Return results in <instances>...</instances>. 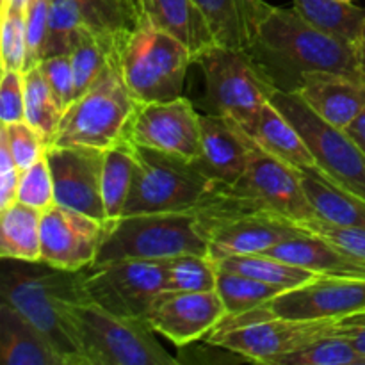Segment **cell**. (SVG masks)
I'll return each instance as SVG.
<instances>
[{
	"label": "cell",
	"mask_w": 365,
	"mask_h": 365,
	"mask_svg": "<svg viewBox=\"0 0 365 365\" xmlns=\"http://www.w3.org/2000/svg\"><path fill=\"white\" fill-rule=\"evenodd\" d=\"M246 52L277 91L296 93L309 71H331L362 81L355 45L321 31L294 7L285 9L267 4Z\"/></svg>",
	"instance_id": "6da1fadb"
},
{
	"label": "cell",
	"mask_w": 365,
	"mask_h": 365,
	"mask_svg": "<svg viewBox=\"0 0 365 365\" xmlns=\"http://www.w3.org/2000/svg\"><path fill=\"white\" fill-rule=\"evenodd\" d=\"M0 296L31 321L63 356L66 365H86L81 353L71 307L84 299V269L64 271L45 262L4 259ZM88 299V298H86Z\"/></svg>",
	"instance_id": "7a4b0ae2"
},
{
	"label": "cell",
	"mask_w": 365,
	"mask_h": 365,
	"mask_svg": "<svg viewBox=\"0 0 365 365\" xmlns=\"http://www.w3.org/2000/svg\"><path fill=\"white\" fill-rule=\"evenodd\" d=\"M138 107L139 102L125 84L116 52L98 81L64 110L52 146L110 148L130 138Z\"/></svg>",
	"instance_id": "3957f363"
},
{
	"label": "cell",
	"mask_w": 365,
	"mask_h": 365,
	"mask_svg": "<svg viewBox=\"0 0 365 365\" xmlns=\"http://www.w3.org/2000/svg\"><path fill=\"white\" fill-rule=\"evenodd\" d=\"M209 255V241L195 210L130 214L110 221L93 266L118 260H168Z\"/></svg>",
	"instance_id": "277c9868"
},
{
	"label": "cell",
	"mask_w": 365,
	"mask_h": 365,
	"mask_svg": "<svg viewBox=\"0 0 365 365\" xmlns=\"http://www.w3.org/2000/svg\"><path fill=\"white\" fill-rule=\"evenodd\" d=\"M121 75L139 103L168 102L184 96L191 50L170 32L143 20L118 48Z\"/></svg>",
	"instance_id": "5b68a950"
},
{
	"label": "cell",
	"mask_w": 365,
	"mask_h": 365,
	"mask_svg": "<svg viewBox=\"0 0 365 365\" xmlns=\"http://www.w3.org/2000/svg\"><path fill=\"white\" fill-rule=\"evenodd\" d=\"M205 81L202 106L207 114L228 118L252 134L277 89L246 50L212 45L196 57Z\"/></svg>",
	"instance_id": "8992f818"
},
{
	"label": "cell",
	"mask_w": 365,
	"mask_h": 365,
	"mask_svg": "<svg viewBox=\"0 0 365 365\" xmlns=\"http://www.w3.org/2000/svg\"><path fill=\"white\" fill-rule=\"evenodd\" d=\"M71 321L86 365H177L148 321L110 314L89 299L71 307Z\"/></svg>",
	"instance_id": "52a82bcc"
},
{
	"label": "cell",
	"mask_w": 365,
	"mask_h": 365,
	"mask_svg": "<svg viewBox=\"0 0 365 365\" xmlns=\"http://www.w3.org/2000/svg\"><path fill=\"white\" fill-rule=\"evenodd\" d=\"M220 187L192 160L135 143V173L123 216L196 210Z\"/></svg>",
	"instance_id": "ba28073f"
},
{
	"label": "cell",
	"mask_w": 365,
	"mask_h": 365,
	"mask_svg": "<svg viewBox=\"0 0 365 365\" xmlns=\"http://www.w3.org/2000/svg\"><path fill=\"white\" fill-rule=\"evenodd\" d=\"M341 319H287V317L225 316L202 342L221 346L253 364L277 365L319 339L339 334Z\"/></svg>",
	"instance_id": "9c48e42d"
},
{
	"label": "cell",
	"mask_w": 365,
	"mask_h": 365,
	"mask_svg": "<svg viewBox=\"0 0 365 365\" xmlns=\"http://www.w3.org/2000/svg\"><path fill=\"white\" fill-rule=\"evenodd\" d=\"M271 103L305 138L317 160V173L365 202V153L349 135L321 120L296 93L274 91Z\"/></svg>",
	"instance_id": "30bf717a"
},
{
	"label": "cell",
	"mask_w": 365,
	"mask_h": 365,
	"mask_svg": "<svg viewBox=\"0 0 365 365\" xmlns=\"http://www.w3.org/2000/svg\"><path fill=\"white\" fill-rule=\"evenodd\" d=\"M166 287V260H118L84 269L86 298L110 314L148 319Z\"/></svg>",
	"instance_id": "8fae6325"
},
{
	"label": "cell",
	"mask_w": 365,
	"mask_h": 365,
	"mask_svg": "<svg viewBox=\"0 0 365 365\" xmlns=\"http://www.w3.org/2000/svg\"><path fill=\"white\" fill-rule=\"evenodd\" d=\"M228 187L235 195L299 225L319 217L303 189L299 171L260 148L255 141L245 173Z\"/></svg>",
	"instance_id": "7c38bea8"
},
{
	"label": "cell",
	"mask_w": 365,
	"mask_h": 365,
	"mask_svg": "<svg viewBox=\"0 0 365 365\" xmlns=\"http://www.w3.org/2000/svg\"><path fill=\"white\" fill-rule=\"evenodd\" d=\"M365 310V278L316 277L309 284L274 296L252 317L341 319Z\"/></svg>",
	"instance_id": "4fadbf2b"
},
{
	"label": "cell",
	"mask_w": 365,
	"mask_h": 365,
	"mask_svg": "<svg viewBox=\"0 0 365 365\" xmlns=\"http://www.w3.org/2000/svg\"><path fill=\"white\" fill-rule=\"evenodd\" d=\"M109 225L53 203L41 216V262L64 271L93 266Z\"/></svg>",
	"instance_id": "5bb4252c"
},
{
	"label": "cell",
	"mask_w": 365,
	"mask_h": 365,
	"mask_svg": "<svg viewBox=\"0 0 365 365\" xmlns=\"http://www.w3.org/2000/svg\"><path fill=\"white\" fill-rule=\"evenodd\" d=\"M130 139L141 146L196 160L202 152L200 113L185 96L168 102L139 103Z\"/></svg>",
	"instance_id": "9a60e30c"
},
{
	"label": "cell",
	"mask_w": 365,
	"mask_h": 365,
	"mask_svg": "<svg viewBox=\"0 0 365 365\" xmlns=\"http://www.w3.org/2000/svg\"><path fill=\"white\" fill-rule=\"evenodd\" d=\"M53 182V200L100 221H109L102 196L103 150L86 146L46 148Z\"/></svg>",
	"instance_id": "2e32d148"
},
{
	"label": "cell",
	"mask_w": 365,
	"mask_h": 365,
	"mask_svg": "<svg viewBox=\"0 0 365 365\" xmlns=\"http://www.w3.org/2000/svg\"><path fill=\"white\" fill-rule=\"evenodd\" d=\"M227 316L217 291L170 292L157 296L148 314V324L155 334L177 348L200 342Z\"/></svg>",
	"instance_id": "e0dca14e"
},
{
	"label": "cell",
	"mask_w": 365,
	"mask_h": 365,
	"mask_svg": "<svg viewBox=\"0 0 365 365\" xmlns=\"http://www.w3.org/2000/svg\"><path fill=\"white\" fill-rule=\"evenodd\" d=\"M200 125L202 152L192 160L195 166L217 184H235L248 166L252 135L235 121L216 114H200Z\"/></svg>",
	"instance_id": "ac0fdd59"
},
{
	"label": "cell",
	"mask_w": 365,
	"mask_h": 365,
	"mask_svg": "<svg viewBox=\"0 0 365 365\" xmlns=\"http://www.w3.org/2000/svg\"><path fill=\"white\" fill-rule=\"evenodd\" d=\"M296 95L321 118L344 130L365 109V82L331 71H309Z\"/></svg>",
	"instance_id": "d6986e66"
},
{
	"label": "cell",
	"mask_w": 365,
	"mask_h": 365,
	"mask_svg": "<svg viewBox=\"0 0 365 365\" xmlns=\"http://www.w3.org/2000/svg\"><path fill=\"white\" fill-rule=\"evenodd\" d=\"M266 255L287 260L321 277L365 278V262L348 255L321 235L303 234L280 242Z\"/></svg>",
	"instance_id": "ffe728a7"
},
{
	"label": "cell",
	"mask_w": 365,
	"mask_h": 365,
	"mask_svg": "<svg viewBox=\"0 0 365 365\" xmlns=\"http://www.w3.org/2000/svg\"><path fill=\"white\" fill-rule=\"evenodd\" d=\"M0 360L4 365H66L48 339L9 303H0Z\"/></svg>",
	"instance_id": "44dd1931"
},
{
	"label": "cell",
	"mask_w": 365,
	"mask_h": 365,
	"mask_svg": "<svg viewBox=\"0 0 365 365\" xmlns=\"http://www.w3.org/2000/svg\"><path fill=\"white\" fill-rule=\"evenodd\" d=\"M217 45L246 50L266 11L264 0H195Z\"/></svg>",
	"instance_id": "7402d4cb"
},
{
	"label": "cell",
	"mask_w": 365,
	"mask_h": 365,
	"mask_svg": "<svg viewBox=\"0 0 365 365\" xmlns=\"http://www.w3.org/2000/svg\"><path fill=\"white\" fill-rule=\"evenodd\" d=\"M252 139L262 150L269 152L277 159L284 160L298 171H316L317 160L310 152L305 138L299 134L298 128L284 113L277 109L273 103H266L262 109Z\"/></svg>",
	"instance_id": "603a6c76"
},
{
	"label": "cell",
	"mask_w": 365,
	"mask_h": 365,
	"mask_svg": "<svg viewBox=\"0 0 365 365\" xmlns=\"http://www.w3.org/2000/svg\"><path fill=\"white\" fill-rule=\"evenodd\" d=\"M145 20L180 39L192 57L216 45L212 32L195 0H145Z\"/></svg>",
	"instance_id": "cb8c5ba5"
},
{
	"label": "cell",
	"mask_w": 365,
	"mask_h": 365,
	"mask_svg": "<svg viewBox=\"0 0 365 365\" xmlns=\"http://www.w3.org/2000/svg\"><path fill=\"white\" fill-rule=\"evenodd\" d=\"M43 210L14 202L0 210V257L25 262L41 260Z\"/></svg>",
	"instance_id": "d4e9b609"
},
{
	"label": "cell",
	"mask_w": 365,
	"mask_h": 365,
	"mask_svg": "<svg viewBox=\"0 0 365 365\" xmlns=\"http://www.w3.org/2000/svg\"><path fill=\"white\" fill-rule=\"evenodd\" d=\"M299 178L321 220L339 227L365 228L364 200L331 184L317 171H299Z\"/></svg>",
	"instance_id": "484cf974"
},
{
	"label": "cell",
	"mask_w": 365,
	"mask_h": 365,
	"mask_svg": "<svg viewBox=\"0 0 365 365\" xmlns=\"http://www.w3.org/2000/svg\"><path fill=\"white\" fill-rule=\"evenodd\" d=\"M135 173V143L130 138L103 150L102 196L109 221L123 216Z\"/></svg>",
	"instance_id": "4316f807"
},
{
	"label": "cell",
	"mask_w": 365,
	"mask_h": 365,
	"mask_svg": "<svg viewBox=\"0 0 365 365\" xmlns=\"http://www.w3.org/2000/svg\"><path fill=\"white\" fill-rule=\"evenodd\" d=\"M217 266L223 269L237 271V273L248 274L260 282L289 291V289L299 287L309 284L321 274L312 273L302 266L287 262V260L277 259V257L266 255V253H253V255H234L227 259L217 260Z\"/></svg>",
	"instance_id": "83f0119b"
},
{
	"label": "cell",
	"mask_w": 365,
	"mask_h": 365,
	"mask_svg": "<svg viewBox=\"0 0 365 365\" xmlns=\"http://www.w3.org/2000/svg\"><path fill=\"white\" fill-rule=\"evenodd\" d=\"M24 88L25 121L41 135L46 148H50L63 118V109L57 103L48 81L39 66L24 71Z\"/></svg>",
	"instance_id": "f1b7e54d"
},
{
	"label": "cell",
	"mask_w": 365,
	"mask_h": 365,
	"mask_svg": "<svg viewBox=\"0 0 365 365\" xmlns=\"http://www.w3.org/2000/svg\"><path fill=\"white\" fill-rule=\"evenodd\" d=\"M118 48L120 46L116 43L102 38L84 24L70 52L75 81V98L84 95L98 81V77L106 70L114 53L118 52Z\"/></svg>",
	"instance_id": "f546056e"
},
{
	"label": "cell",
	"mask_w": 365,
	"mask_h": 365,
	"mask_svg": "<svg viewBox=\"0 0 365 365\" xmlns=\"http://www.w3.org/2000/svg\"><path fill=\"white\" fill-rule=\"evenodd\" d=\"M294 9L312 25L355 43L365 20L364 7L339 0H292Z\"/></svg>",
	"instance_id": "4dcf8cb0"
},
{
	"label": "cell",
	"mask_w": 365,
	"mask_h": 365,
	"mask_svg": "<svg viewBox=\"0 0 365 365\" xmlns=\"http://www.w3.org/2000/svg\"><path fill=\"white\" fill-rule=\"evenodd\" d=\"M216 291L223 302L227 316H241L264 307L274 296L284 292V289L217 266Z\"/></svg>",
	"instance_id": "1f68e13d"
},
{
	"label": "cell",
	"mask_w": 365,
	"mask_h": 365,
	"mask_svg": "<svg viewBox=\"0 0 365 365\" xmlns=\"http://www.w3.org/2000/svg\"><path fill=\"white\" fill-rule=\"evenodd\" d=\"M84 24L102 38L118 46L141 21L132 11L128 0H75Z\"/></svg>",
	"instance_id": "d6a6232c"
},
{
	"label": "cell",
	"mask_w": 365,
	"mask_h": 365,
	"mask_svg": "<svg viewBox=\"0 0 365 365\" xmlns=\"http://www.w3.org/2000/svg\"><path fill=\"white\" fill-rule=\"evenodd\" d=\"M217 264L209 255L187 253L166 260V287L170 292L216 291Z\"/></svg>",
	"instance_id": "836d02e7"
},
{
	"label": "cell",
	"mask_w": 365,
	"mask_h": 365,
	"mask_svg": "<svg viewBox=\"0 0 365 365\" xmlns=\"http://www.w3.org/2000/svg\"><path fill=\"white\" fill-rule=\"evenodd\" d=\"M277 365H365V356L346 335H328L282 356Z\"/></svg>",
	"instance_id": "e575fe53"
},
{
	"label": "cell",
	"mask_w": 365,
	"mask_h": 365,
	"mask_svg": "<svg viewBox=\"0 0 365 365\" xmlns=\"http://www.w3.org/2000/svg\"><path fill=\"white\" fill-rule=\"evenodd\" d=\"M82 27L84 18L75 0H52L48 11L45 57L70 53Z\"/></svg>",
	"instance_id": "d590c367"
},
{
	"label": "cell",
	"mask_w": 365,
	"mask_h": 365,
	"mask_svg": "<svg viewBox=\"0 0 365 365\" xmlns=\"http://www.w3.org/2000/svg\"><path fill=\"white\" fill-rule=\"evenodd\" d=\"M16 202H21L39 210H46L50 205L56 203V200H53L52 173H50L46 153L41 159L36 160L31 168L21 171Z\"/></svg>",
	"instance_id": "8d00e7d4"
},
{
	"label": "cell",
	"mask_w": 365,
	"mask_h": 365,
	"mask_svg": "<svg viewBox=\"0 0 365 365\" xmlns=\"http://www.w3.org/2000/svg\"><path fill=\"white\" fill-rule=\"evenodd\" d=\"M48 11L50 0H31L25 11V53L24 71L39 66L45 59L46 34H48Z\"/></svg>",
	"instance_id": "74e56055"
},
{
	"label": "cell",
	"mask_w": 365,
	"mask_h": 365,
	"mask_svg": "<svg viewBox=\"0 0 365 365\" xmlns=\"http://www.w3.org/2000/svg\"><path fill=\"white\" fill-rule=\"evenodd\" d=\"M0 130L6 134L7 145H9L11 153L14 157V163L21 171L31 168L36 160H39L46 153L45 141L27 121L2 125Z\"/></svg>",
	"instance_id": "f35d334b"
},
{
	"label": "cell",
	"mask_w": 365,
	"mask_h": 365,
	"mask_svg": "<svg viewBox=\"0 0 365 365\" xmlns=\"http://www.w3.org/2000/svg\"><path fill=\"white\" fill-rule=\"evenodd\" d=\"M2 70L24 71L27 43H25V13L2 11Z\"/></svg>",
	"instance_id": "ab89813d"
},
{
	"label": "cell",
	"mask_w": 365,
	"mask_h": 365,
	"mask_svg": "<svg viewBox=\"0 0 365 365\" xmlns=\"http://www.w3.org/2000/svg\"><path fill=\"white\" fill-rule=\"evenodd\" d=\"M303 227L310 234L321 235V237L327 239L328 242L335 245L337 248H341L348 255L365 262V228L339 227V225L328 223V221L321 220V217L307 221V223H303Z\"/></svg>",
	"instance_id": "60d3db41"
},
{
	"label": "cell",
	"mask_w": 365,
	"mask_h": 365,
	"mask_svg": "<svg viewBox=\"0 0 365 365\" xmlns=\"http://www.w3.org/2000/svg\"><path fill=\"white\" fill-rule=\"evenodd\" d=\"M39 68H41L43 75L48 81L50 89H52L57 103H59V107L64 113L68 106L75 100V81L70 53H66V56L45 57L39 63Z\"/></svg>",
	"instance_id": "b9f144b4"
},
{
	"label": "cell",
	"mask_w": 365,
	"mask_h": 365,
	"mask_svg": "<svg viewBox=\"0 0 365 365\" xmlns=\"http://www.w3.org/2000/svg\"><path fill=\"white\" fill-rule=\"evenodd\" d=\"M0 121H2V125L25 121L24 71L2 70V81H0Z\"/></svg>",
	"instance_id": "7bdbcfd3"
},
{
	"label": "cell",
	"mask_w": 365,
	"mask_h": 365,
	"mask_svg": "<svg viewBox=\"0 0 365 365\" xmlns=\"http://www.w3.org/2000/svg\"><path fill=\"white\" fill-rule=\"evenodd\" d=\"M20 177L21 170L14 163L6 134L0 130V210L7 209L18 200Z\"/></svg>",
	"instance_id": "ee69618b"
},
{
	"label": "cell",
	"mask_w": 365,
	"mask_h": 365,
	"mask_svg": "<svg viewBox=\"0 0 365 365\" xmlns=\"http://www.w3.org/2000/svg\"><path fill=\"white\" fill-rule=\"evenodd\" d=\"M353 143L365 153V109L344 128Z\"/></svg>",
	"instance_id": "f6af8a7d"
},
{
	"label": "cell",
	"mask_w": 365,
	"mask_h": 365,
	"mask_svg": "<svg viewBox=\"0 0 365 365\" xmlns=\"http://www.w3.org/2000/svg\"><path fill=\"white\" fill-rule=\"evenodd\" d=\"M355 53H356V64H359V75L360 78L365 82V20L362 24V29H360L359 36L355 39Z\"/></svg>",
	"instance_id": "bcb514c9"
},
{
	"label": "cell",
	"mask_w": 365,
	"mask_h": 365,
	"mask_svg": "<svg viewBox=\"0 0 365 365\" xmlns=\"http://www.w3.org/2000/svg\"><path fill=\"white\" fill-rule=\"evenodd\" d=\"M31 4V0H2L0 9L2 11H18V13H25Z\"/></svg>",
	"instance_id": "7dc6e473"
},
{
	"label": "cell",
	"mask_w": 365,
	"mask_h": 365,
	"mask_svg": "<svg viewBox=\"0 0 365 365\" xmlns=\"http://www.w3.org/2000/svg\"><path fill=\"white\" fill-rule=\"evenodd\" d=\"M346 337L351 339V342L356 346V349L365 356V331H356V334H349L346 335Z\"/></svg>",
	"instance_id": "c3c4849f"
},
{
	"label": "cell",
	"mask_w": 365,
	"mask_h": 365,
	"mask_svg": "<svg viewBox=\"0 0 365 365\" xmlns=\"http://www.w3.org/2000/svg\"><path fill=\"white\" fill-rule=\"evenodd\" d=\"M128 4H130L132 11L135 13L138 20L139 21L145 20V7H143V0H128Z\"/></svg>",
	"instance_id": "681fc988"
},
{
	"label": "cell",
	"mask_w": 365,
	"mask_h": 365,
	"mask_svg": "<svg viewBox=\"0 0 365 365\" xmlns=\"http://www.w3.org/2000/svg\"><path fill=\"white\" fill-rule=\"evenodd\" d=\"M339 2H346V4H353L355 0H339Z\"/></svg>",
	"instance_id": "f907efd6"
},
{
	"label": "cell",
	"mask_w": 365,
	"mask_h": 365,
	"mask_svg": "<svg viewBox=\"0 0 365 365\" xmlns=\"http://www.w3.org/2000/svg\"><path fill=\"white\" fill-rule=\"evenodd\" d=\"M143 7H145V0H143Z\"/></svg>",
	"instance_id": "816d5d0a"
},
{
	"label": "cell",
	"mask_w": 365,
	"mask_h": 365,
	"mask_svg": "<svg viewBox=\"0 0 365 365\" xmlns=\"http://www.w3.org/2000/svg\"><path fill=\"white\" fill-rule=\"evenodd\" d=\"M50 2H52V0H50Z\"/></svg>",
	"instance_id": "f5cc1de1"
}]
</instances>
